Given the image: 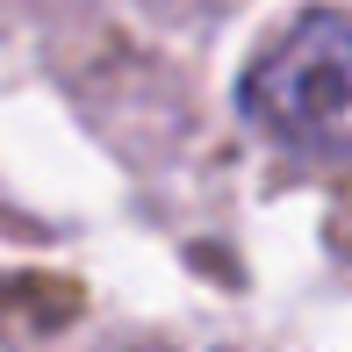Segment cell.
<instances>
[{
    "label": "cell",
    "mask_w": 352,
    "mask_h": 352,
    "mask_svg": "<svg viewBox=\"0 0 352 352\" xmlns=\"http://www.w3.org/2000/svg\"><path fill=\"white\" fill-rule=\"evenodd\" d=\"M245 122L302 158H352V14L309 8L245 65Z\"/></svg>",
    "instance_id": "6da1fadb"
}]
</instances>
